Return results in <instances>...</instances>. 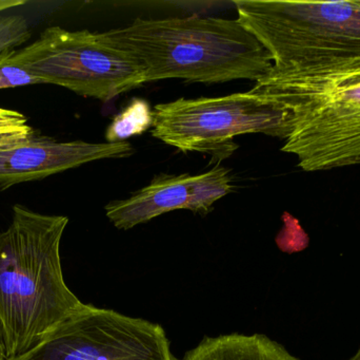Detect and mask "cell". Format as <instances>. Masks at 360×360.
<instances>
[{"label": "cell", "mask_w": 360, "mask_h": 360, "mask_svg": "<svg viewBox=\"0 0 360 360\" xmlns=\"http://www.w3.org/2000/svg\"><path fill=\"white\" fill-rule=\"evenodd\" d=\"M101 36L141 68L145 84L169 78L203 84L256 82L273 66L270 53L238 19L137 18Z\"/></svg>", "instance_id": "2"}, {"label": "cell", "mask_w": 360, "mask_h": 360, "mask_svg": "<svg viewBox=\"0 0 360 360\" xmlns=\"http://www.w3.org/2000/svg\"><path fill=\"white\" fill-rule=\"evenodd\" d=\"M154 111L143 99H133L124 111L112 120L105 130L107 143L126 142L130 137L143 135L153 127Z\"/></svg>", "instance_id": "11"}, {"label": "cell", "mask_w": 360, "mask_h": 360, "mask_svg": "<svg viewBox=\"0 0 360 360\" xmlns=\"http://www.w3.org/2000/svg\"><path fill=\"white\" fill-rule=\"evenodd\" d=\"M31 37L29 23L22 15L0 14V55L15 50Z\"/></svg>", "instance_id": "13"}, {"label": "cell", "mask_w": 360, "mask_h": 360, "mask_svg": "<svg viewBox=\"0 0 360 360\" xmlns=\"http://www.w3.org/2000/svg\"><path fill=\"white\" fill-rule=\"evenodd\" d=\"M8 58L39 80L77 94L109 101L145 84L141 68L122 51L88 30L54 25Z\"/></svg>", "instance_id": "6"}, {"label": "cell", "mask_w": 360, "mask_h": 360, "mask_svg": "<svg viewBox=\"0 0 360 360\" xmlns=\"http://www.w3.org/2000/svg\"><path fill=\"white\" fill-rule=\"evenodd\" d=\"M254 91L291 114L283 150L307 173L360 164V63L317 69L272 66Z\"/></svg>", "instance_id": "3"}, {"label": "cell", "mask_w": 360, "mask_h": 360, "mask_svg": "<svg viewBox=\"0 0 360 360\" xmlns=\"http://www.w3.org/2000/svg\"><path fill=\"white\" fill-rule=\"evenodd\" d=\"M12 51V50H11ZM8 52L0 55V89L15 88L27 85H41L37 78L8 58Z\"/></svg>", "instance_id": "14"}, {"label": "cell", "mask_w": 360, "mask_h": 360, "mask_svg": "<svg viewBox=\"0 0 360 360\" xmlns=\"http://www.w3.org/2000/svg\"><path fill=\"white\" fill-rule=\"evenodd\" d=\"M237 19L273 66L317 69L360 63V0H238Z\"/></svg>", "instance_id": "4"}, {"label": "cell", "mask_w": 360, "mask_h": 360, "mask_svg": "<svg viewBox=\"0 0 360 360\" xmlns=\"http://www.w3.org/2000/svg\"><path fill=\"white\" fill-rule=\"evenodd\" d=\"M34 133L22 113L0 107V151L29 139Z\"/></svg>", "instance_id": "12"}, {"label": "cell", "mask_w": 360, "mask_h": 360, "mask_svg": "<svg viewBox=\"0 0 360 360\" xmlns=\"http://www.w3.org/2000/svg\"><path fill=\"white\" fill-rule=\"evenodd\" d=\"M152 135L180 151L230 158L239 135H262L285 141L291 114L270 97L251 89L219 97L179 99L154 108Z\"/></svg>", "instance_id": "5"}, {"label": "cell", "mask_w": 360, "mask_h": 360, "mask_svg": "<svg viewBox=\"0 0 360 360\" xmlns=\"http://www.w3.org/2000/svg\"><path fill=\"white\" fill-rule=\"evenodd\" d=\"M14 360H179L162 325L84 304Z\"/></svg>", "instance_id": "7"}, {"label": "cell", "mask_w": 360, "mask_h": 360, "mask_svg": "<svg viewBox=\"0 0 360 360\" xmlns=\"http://www.w3.org/2000/svg\"><path fill=\"white\" fill-rule=\"evenodd\" d=\"M0 359L6 360V346H4V330L0 321Z\"/></svg>", "instance_id": "15"}, {"label": "cell", "mask_w": 360, "mask_h": 360, "mask_svg": "<svg viewBox=\"0 0 360 360\" xmlns=\"http://www.w3.org/2000/svg\"><path fill=\"white\" fill-rule=\"evenodd\" d=\"M230 169L215 166L200 175H156L126 200L105 205V216L118 230H128L177 209L207 215L214 203L233 192Z\"/></svg>", "instance_id": "8"}, {"label": "cell", "mask_w": 360, "mask_h": 360, "mask_svg": "<svg viewBox=\"0 0 360 360\" xmlns=\"http://www.w3.org/2000/svg\"><path fill=\"white\" fill-rule=\"evenodd\" d=\"M134 151L127 141L60 142L34 133L29 139L0 151V190L44 179L94 161L129 158Z\"/></svg>", "instance_id": "9"}, {"label": "cell", "mask_w": 360, "mask_h": 360, "mask_svg": "<svg viewBox=\"0 0 360 360\" xmlns=\"http://www.w3.org/2000/svg\"><path fill=\"white\" fill-rule=\"evenodd\" d=\"M65 216L44 215L21 204L0 232V321L6 360L38 346L82 308L63 279L60 243Z\"/></svg>", "instance_id": "1"}, {"label": "cell", "mask_w": 360, "mask_h": 360, "mask_svg": "<svg viewBox=\"0 0 360 360\" xmlns=\"http://www.w3.org/2000/svg\"><path fill=\"white\" fill-rule=\"evenodd\" d=\"M182 360H300L264 334L205 337Z\"/></svg>", "instance_id": "10"}, {"label": "cell", "mask_w": 360, "mask_h": 360, "mask_svg": "<svg viewBox=\"0 0 360 360\" xmlns=\"http://www.w3.org/2000/svg\"><path fill=\"white\" fill-rule=\"evenodd\" d=\"M0 360H4V359H0Z\"/></svg>", "instance_id": "17"}, {"label": "cell", "mask_w": 360, "mask_h": 360, "mask_svg": "<svg viewBox=\"0 0 360 360\" xmlns=\"http://www.w3.org/2000/svg\"><path fill=\"white\" fill-rule=\"evenodd\" d=\"M349 360H360V348L359 349V351H357L356 354H355L354 356L351 357Z\"/></svg>", "instance_id": "16"}]
</instances>
